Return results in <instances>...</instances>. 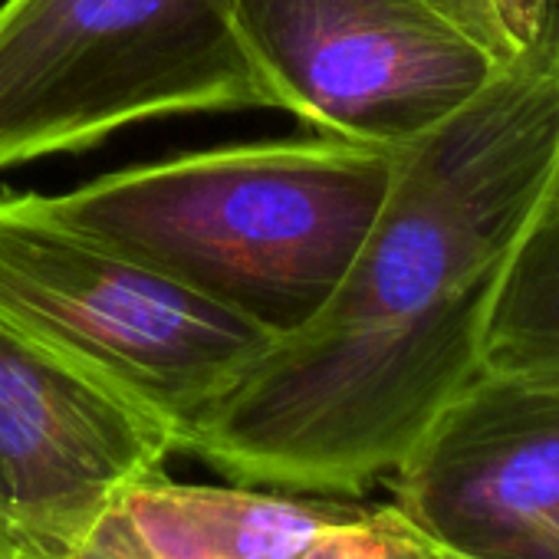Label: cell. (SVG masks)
<instances>
[{
  "mask_svg": "<svg viewBox=\"0 0 559 559\" xmlns=\"http://www.w3.org/2000/svg\"><path fill=\"white\" fill-rule=\"evenodd\" d=\"M559 185V4L461 109L399 148L330 304L175 438L230 484L359 497L480 372L500 280Z\"/></svg>",
  "mask_w": 559,
  "mask_h": 559,
  "instance_id": "1",
  "label": "cell"
},
{
  "mask_svg": "<svg viewBox=\"0 0 559 559\" xmlns=\"http://www.w3.org/2000/svg\"><path fill=\"white\" fill-rule=\"evenodd\" d=\"M552 4L556 0H490L497 27L513 53L526 50L539 37Z\"/></svg>",
  "mask_w": 559,
  "mask_h": 559,
  "instance_id": "12",
  "label": "cell"
},
{
  "mask_svg": "<svg viewBox=\"0 0 559 559\" xmlns=\"http://www.w3.org/2000/svg\"><path fill=\"white\" fill-rule=\"evenodd\" d=\"M431 8H438L451 24H457L467 37H474L484 50H490L497 60H510L513 50L507 47L500 27H497V17H493V8L490 0H428Z\"/></svg>",
  "mask_w": 559,
  "mask_h": 559,
  "instance_id": "11",
  "label": "cell"
},
{
  "mask_svg": "<svg viewBox=\"0 0 559 559\" xmlns=\"http://www.w3.org/2000/svg\"><path fill=\"white\" fill-rule=\"evenodd\" d=\"M11 549H14V559H40L34 549H27V546H17V543H14Z\"/></svg>",
  "mask_w": 559,
  "mask_h": 559,
  "instance_id": "14",
  "label": "cell"
},
{
  "mask_svg": "<svg viewBox=\"0 0 559 559\" xmlns=\"http://www.w3.org/2000/svg\"><path fill=\"white\" fill-rule=\"evenodd\" d=\"M14 543H4L0 539V559H14V549H11Z\"/></svg>",
  "mask_w": 559,
  "mask_h": 559,
  "instance_id": "16",
  "label": "cell"
},
{
  "mask_svg": "<svg viewBox=\"0 0 559 559\" xmlns=\"http://www.w3.org/2000/svg\"><path fill=\"white\" fill-rule=\"evenodd\" d=\"M273 109L230 0H4L0 171L168 116Z\"/></svg>",
  "mask_w": 559,
  "mask_h": 559,
  "instance_id": "3",
  "label": "cell"
},
{
  "mask_svg": "<svg viewBox=\"0 0 559 559\" xmlns=\"http://www.w3.org/2000/svg\"><path fill=\"white\" fill-rule=\"evenodd\" d=\"M304 559H428V536L395 507H343Z\"/></svg>",
  "mask_w": 559,
  "mask_h": 559,
  "instance_id": "10",
  "label": "cell"
},
{
  "mask_svg": "<svg viewBox=\"0 0 559 559\" xmlns=\"http://www.w3.org/2000/svg\"><path fill=\"white\" fill-rule=\"evenodd\" d=\"M0 323L96 372L175 438L273 343L67 224L44 194H0Z\"/></svg>",
  "mask_w": 559,
  "mask_h": 559,
  "instance_id": "4",
  "label": "cell"
},
{
  "mask_svg": "<svg viewBox=\"0 0 559 559\" xmlns=\"http://www.w3.org/2000/svg\"><path fill=\"white\" fill-rule=\"evenodd\" d=\"M343 507L330 497L175 484L158 474L129 487L60 559H304Z\"/></svg>",
  "mask_w": 559,
  "mask_h": 559,
  "instance_id": "8",
  "label": "cell"
},
{
  "mask_svg": "<svg viewBox=\"0 0 559 559\" xmlns=\"http://www.w3.org/2000/svg\"><path fill=\"white\" fill-rule=\"evenodd\" d=\"M428 559H471V556L454 552V549H448V546H441V543L428 539Z\"/></svg>",
  "mask_w": 559,
  "mask_h": 559,
  "instance_id": "13",
  "label": "cell"
},
{
  "mask_svg": "<svg viewBox=\"0 0 559 559\" xmlns=\"http://www.w3.org/2000/svg\"><path fill=\"white\" fill-rule=\"evenodd\" d=\"M270 106L320 135L402 148L500 67L428 0H230Z\"/></svg>",
  "mask_w": 559,
  "mask_h": 559,
  "instance_id": "5",
  "label": "cell"
},
{
  "mask_svg": "<svg viewBox=\"0 0 559 559\" xmlns=\"http://www.w3.org/2000/svg\"><path fill=\"white\" fill-rule=\"evenodd\" d=\"M171 454L158 415L0 323V513L14 543L60 559Z\"/></svg>",
  "mask_w": 559,
  "mask_h": 559,
  "instance_id": "6",
  "label": "cell"
},
{
  "mask_svg": "<svg viewBox=\"0 0 559 559\" xmlns=\"http://www.w3.org/2000/svg\"><path fill=\"white\" fill-rule=\"evenodd\" d=\"M556 4H559V0H556Z\"/></svg>",
  "mask_w": 559,
  "mask_h": 559,
  "instance_id": "17",
  "label": "cell"
},
{
  "mask_svg": "<svg viewBox=\"0 0 559 559\" xmlns=\"http://www.w3.org/2000/svg\"><path fill=\"white\" fill-rule=\"evenodd\" d=\"M389 484L454 552L559 559V379L477 372Z\"/></svg>",
  "mask_w": 559,
  "mask_h": 559,
  "instance_id": "7",
  "label": "cell"
},
{
  "mask_svg": "<svg viewBox=\"0 0 559 559\" xmlns=\"http://www.w3.org/2000/svg\"><path fill=\"white\" fill-rule=\"evenodd\" d=\"M399 148L333 135L188 152L44 194L119 247L273 340L300 333L362 250Z\"/></svg>",
  "mask_w": 559,
  "mask_h": 559,
  "instance_id": "2",
  "label": "cell"
},
{
  "mask_svg": "<svg viewBox=\"0 0 559 559\" xmlns=\"http://www.w3.org/2000/svg\"><path fill=\"white\" fill-rule=\"evenodd\" d=\"M480 372L559 379V185L500 280L480 340Z\"/></svg>",
  "mask_w": 559,
  "mask_h": 559,
  "instance_id": "9",
  "label": "cell"
},
{
  "mask_svg": "<svg viewBox=\"0 0 559 559\" xmlns=\"http://www.w3.org/2000/svg\"><path fill=\"white\" fill-rule=\"evenodd\" d=\"M0 539H4V543H14V539H11V530H8V520H4V513H0Z\"/></svg>",
  "mask_w": 559,
  "mask_h": 559,
  "instance_id": "15",
  "label": "cell"
}]
</instances>
